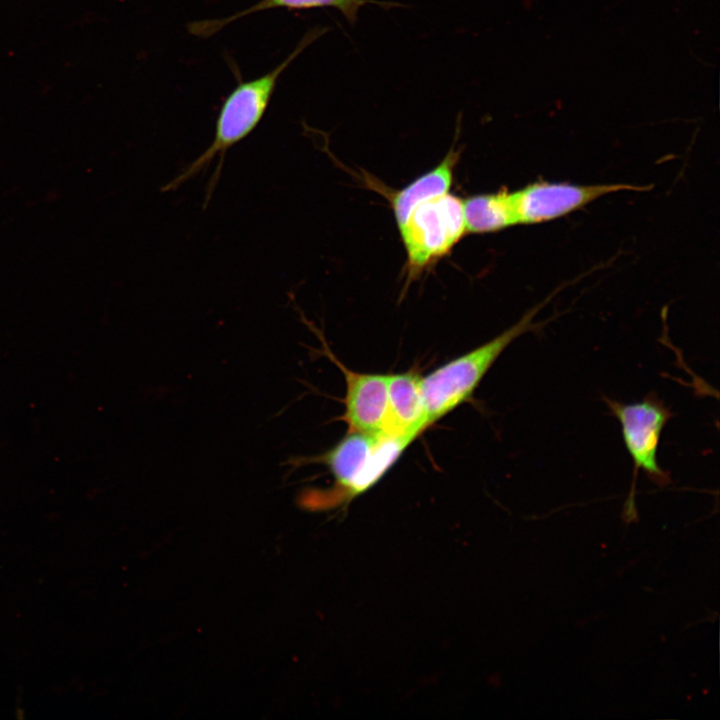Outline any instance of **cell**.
<instances>
[{"instance_id":"11","label":"cell","mask_w":720,"mask_h":720,"mask_svg":"<svg viewBox=\"0 0 720 720\" xmlns=\"http://www.w3.org/2000/svg\"><path fill=\"white\" fill-rule=\"evenodd\" d=\"M466 233L497 232L518 224L513 191L477 194L463 200Z\"/></svg>"},{"instance_id":"7","label":"cell","mask_w":720,"mask_h":720,"mask_svg":"<svg viewBox=\"0 0 720 720\" xmlns=\"http://www.w3.org/2000/svg\"><path fill=\"white\" fill-rule=\"evenodd\" d=\"M340 367L346 380L343 418L349 432H382L388 412V375L359 373Z\"/></svg>"},{"instance_id":"10","label":"cell","mask_w":720,"mask_h":720,"mask_svg":"<svg viewBox=\"0 0 720 720\" xmlns=\"http://www.w3.org/2000/svg\"><path fill=\"white\" fill-rule=\"evenodd\" d=\"M368 3L378 4L384 7L399 6L398 3L381 2L375 0H260L256 4L241 10L233 15L219 19H209L192 22L188 25V31L198 37H209L232 22L249 16L253 13L269 9L285 8L288 10H304L312 8L332 7L339 10L349 24L354 25L360 8Z\"/></svg>"},{"instance_id":"4","label":"cell","mask_w":720,"mask_h":720,"mask_svg":"<svg viewBox=\"0 0 720 720\" xmlns=\"http://www.w3.org/2000/svg\"><path fill=\"white\" fill-rule=\"evenodd\" d=\"M398 228L408 282L446 256L464 236L463 200L449 192L430 198L417 205Z\"/></svg>"},{"instance_id":"3","label":"cell","mask_w":720,"mask_h":720,"mask_svg":"<svg viewBox=\"0 0 720 720\" xmlns=\"http://www.w3.org/2000/svg\"><path fill=\"white\" fill-rule=\"evenodd\" d=\"M413 440L383 431L349 432L319 458L334 476L338 488V496L330 507L340 500L350 501L375 485Z\"/></svg>"},{"instance_id":"2","label":"cell","mask_w":720,"mask_h":720,"mask_svg":"<svg viewBox=\"0 0 720 720\" xmlns=\"http://www.w3.org/2000/svg\"><path fill=\"white\" fill-rule=\"evenodd\" d=\"M548 300L534 306L513 326L490 341L422 378L427 426L468 400L488 370L514 340L542 328L543 323H533V319Z\"/></svg>"},{"instance_id":"8","label":"cell","mask_w":720,"mask_h":720,"mask_svg":"<svg viewBox=\"0 0 720 720\" xmlns=\"http://www.w3.org/2000/svg\"><path fill=\"white\" fill-rule=\"evenodd\" d=\"M427 427L422 377L415 373L388 375V412L383 431L415 439Z\"/></svg>"},{"instance_id":"1","label":"cell","mask_w":720,"mask_h":720,"mask_svg":"<svg viewBox=\"0 0 720 720\" xmlns=\"http://www.w3.org/2000/svg\"><path fill=\"white\" fill-rule=\"evenodd\" d=\"M319 32L307 33L293 52L274 69L260 77L237 84L226 96L219 109L215 132L209 146L168 182L163 188L164 191L178 189L217 160L218 166L212 177L213 182L210 184L209 194L212 193L228 150L247 138L257 128L267 111L280 75L320 35Z\"/></svg>"},{"instance_id":"5","label":"cell","mask_w":720,"mask_h":720,"mask_svg":"<svg viewBox=\"0 0 720 720\" xmlns=\"http://www.w3.org/2000/svg\"><path fill=\"white\" fill-rule=\"evenodd\" d=\"M604 401L620 423L623 442L633 462V485L623 511V519L633 522L638 518L634 501L637 472H644L660 487L671 482L669 474L658 463L657 453L662 431L672 412L654 392L640 402L622 403L607 397Z\"/></svg>"},{"instance_id":"6","label":"cell","mask_w":720,"mask_h":720,"mask_svg":"<svg viewBox=\"0 0 720 720\" xmlns=\"http://www.w3.org/2000/svg\"><path fill=\"white\" fill-rule=\"evenodd\" d=\"M648 189V186L631 184L579 185L536 181L513 193L518 224H538L565 216L609 193Z\"/></svg>"},{"instance_id":"9","label":"cell","mask_w":720,"mask_h":720,"mask_svg":"<svg viewBox=\"0 0 720 720\" xmlns=\"http://www.w3.org/2000/svg\"><path fill=\"white\" fill-rule=\"evenodd\" d=\"M459 157L460 150L452 147L438 165L400 190L388 192L383 186L379 189L390 202L397 226L406 220L417 205L449 191Z\"/></svg>"}]
</instances>
